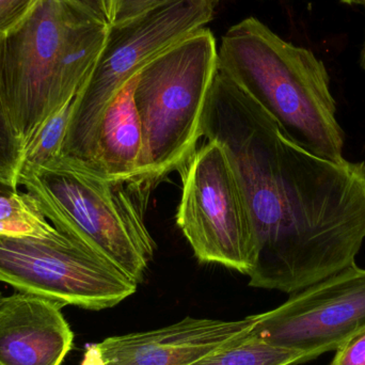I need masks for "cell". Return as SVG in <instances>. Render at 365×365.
<instances>
[{"label": "cell", "instance_id": "cell-1", "mask_svg": "<svg viewBox=\"0 0 365 365\" xmlns=\"http://www.w3.org/2000/svg\"><path fill=\"white\" fill-rule=\"evenodd\" d=\"M201 137L222 145L257 238L249 285L294 294L355 265L365 240V163L328 160L294 143L217 71Z\"/></svg>", "mask_w": 365, "mask_h": 365}, {"label": "cell", "instance_id": "cell-2", "mask_svg": "<svg viewBox=\"0 0 365 365\" xmlns=\"http://www.w3.org/2000/svg\"><path fill=\"white\" fill-rule=\"evenodd\" d=\"M218 70L294 143L321 158L345 160V134L336 117L329 74L312 51L283 40L251 16L223 34Z\"/></svg>", "mask_w": 365, "mask_h": 365}, {"label": "cell", "instance_id": "cell-3", "mask_svg": "<svg viewBox=\"0 0 365 365\" xmlns=\"http://www.w3.org/2000/svg\"><path fill=\"white\" fill-rule=\"evenodd\" d=\"M19 184L60 233L143 282L156 249L145 222L153 187L106 179L63 156L19 175Z\"/></svg>", "mask_w": 365, "mask_h": 365}, {"label": "cell", "instance_id": "cell-4", "mask_svg": "<svg viewBox=\"0 0 365 365\" xmlns=\"http://www.w3.org/2000/svg\"><path fill=\"white\" fill-rule=\"evenodd\" d=\"M217 71L216 38L204 27L137 74L134 100L143 136L141 181L155 186L173 171H181L195 153Z\"/></svg>", "mask_w": 365, "mask_h": 365}, {"label": "cell", "instance_id": "cell-5", "mask_svg": "<svg viewBox=\"0 0 365 365\" xmlns=\"http://www.w3.org/2000/svg\"><path fill=\"white\" fill-rule=\"evenodd\" d=\"M90 17L68 0H42L19 31L0 41V88L24 148L78 93L71 49Z\"/></svg>", "mask_w": 365, "mask_h": 365}, {"label": "cell", "instance_id": "cell-6", "mask_svg": "<svg viewBox=\"0 0 365 365\" xmlns=\"http://www.w3.org/2000/svg\"><path fill=\"white\" fill-rule=\"evenodd\" d=\"M220 0H170L111 26L104 51L74 98L60 156L88 165L101 118L118 92L160 53L204 28Z\"/></svg>", "mask_w": 365, "mask_h": 365}, {"label": "cell", "instance_id": "cell-7", "mask_svg": "<svg viewBox=\"0 0 365 365\" xmlns=\"http://www.w3.org/2000/svg\"><path fill=\"white\" fill-rule=\"evenodd\" d=\"M182 173L177 223L197 261L249 276L257 262V238L244 189L225 148L207 140Z\"/></svg>", "mask_w": 365, "mask_h": 365}, {"label": "cell", "instance_id": "cell-8", "mask_svg": "<svg viewBox=\"0 0 365 365\" xmlns=\"http://www.w3.org/2000/svg\"><path fill=\"white\" fill-rule=\"evenodd\" d=\"M0 282L87 310L113 308L138 287L108 259L58 230L45 238L0 236Z\"/></svg>", "mask_w": 365, "mask_h": 365}, {"label": "cell", "instance_id": "cell-9", "mask_svg": "<svg viewBox=\"0 0 365 365\" xmlns=\"http://www.w3.org/2000/svg\"><path fill=\"white\" fill-rule=\"evenodd\" d=\"M255 317L253 334L274 346L310 360L336 351L365 328V268L349 266Z\"/></svg>", "mask_w": 365, "mask_h": 365}, {"label": "cell", "instance_id": "cell-10", "mask_svg": "<svg viewBox=\"0 0 365 365\" xmlns=\"http://www.w3.org/2000/svg\"><path fill=\"white\" fill-rule=\"evenodd\" d=\"M255 321V315L236 322L186 317L168 327L90 345L81 365H188L250 334Z\"/></svg>", "mask_w": 365, "mask_h": 365}, {"label": "cell", "instance_id": "cell-11", "mask_svg": "<svg viewBox=\"0 0 365 365\" xmlns=\"http://www.w3.org/2000/svg\"><path fill=\"white\" fill-rule=\"evenodd\" d=\"M61 304L32 294L0 300V364L61 365L74 334Z\"/></svg>", "mask_w": 365, "mask_h": 365}, {"label": "cell", "instance_id": "cell-12", "mask_svg": "<svg viewBox=\"0 0 365 365\" xmlns=\"http://www.w3.org/2000/svg\"><path fill=\"white\" fill-rule=\"evenodd\" d=\"M136 81L137 75L105 109L96 130L91 163L85 165L101 177L113 181L143 182V136L134 100Z\"/></svg>", "mask_w": 365, "mask_h": 365}, {"label": "cell", "instance_id": "cell-13", "mask_svg": "<svg viewBox=\"0 0 365 365\" xmlns=\"http://www.w3.org/2000/svg\"><path fill=\"white\" fill-rule=\"evenodd\" d=\"M299 351L274 346L250 334L218 347L188 365H293L309 361Z\"/></svg>", "mask_w": 365, "mask_h": 365}, {"label": "cell", "instance_id": "cell-14", "mask_svg": "<svg viewBox=\"0 0 365 365\" xmlns=\"http://www.w3.org/2000/svg\"><path fill=\"white\" fill-rule=\"evenodd\" d=\"M57 231L28 192L0 195V236L45 238Z\"/></svg>", "mask_w": 365, "mask_h": 365}, {"label": "cell", "instance_id": "cell-15", "mask_svg": "<svg viewBox=\"0 0 365 365\" xmlns=\"http://www.w3.org/2000/svg\"><path fill=\"white\" fill-rule=\"evenodd\" d=\"M73 107L74 100L66 103L38 128L24 148L19 175L31 173L60 156Z\"/></svg>", "mask_w": 365, "mask_h": 365}, {"label": "cell", "instance_id": "cell-16", "mask_svg": "<svg viewBox=\"0 0 365 365\" xmlns=\"http://www.w3.org/2000/svg\"><path fill=\"white\" fill-rule=\"evenodd\" d=\"M24 145L13 125L0 88V185L19 190Z\"/></svg>", "mask_w": 365, "mask_h": 365}, {"label": "cell", "instance_id": "cell-17", "mask_svg": "<svg viewBox=\"0 0 365 365\" xmlns=\"http://www.w3.org/2000/svg\"><path fill=\"white\" fill-rule=\"evenodd\" d=\"M42 0H0V41L19 31Z\"/></svg>", "mask_w": 365, "mask_h": 365}, {"label": "cell", "instance_id": "cell-18", "mask_svg": "<svg viewBox=\"0 0 365 365\" xmlns=\"http://www.w3.org/2000/svg\"><path fill=\"white\" fill-rule=\"evenodd\" d=\"M168 1L170 0H111V4H113L111 26L123 25Z\"/></svg>", "mask_w": 365, "mask_h": 365}, {"label": "cell", "instance_id": "cell-19", "mask_svg": "<svg viewBox=\"0 0 365 365\" xmlns=\"http://www.w3.org/2000/svg\"><path fill=\"white\" fill-rule=\"evenodd\" d=\"M330 365H365V328L336 349Z\"/></svg>", "mask_w": 365, "mask_h": 365}, {"label": "cell", "instance_id": "cell-20", "mask_svg": "<svg viewBox=\"0 0 365 365\" xmlns=\"http://www.w3.org/2000/svg\"><path fill=\"white\" fill-rule=\"evenodd\" d=\"M76 6L85 9L96 19L111 26L113 24V4L111 0H68Z\"/></svg>", "mask_w": 365, "mask_h": 365}, {"label": "cell", "instance_id": "cell-21", "mask_svg": "<svg viewBox=\"0 0 365 365\" xmlns=\"http://www.w3.org/2000/svg\"><path fill=\"white\" fill-rule=\"evenodd\" d=\"M359 4H364V11H365V0H360ZM361 66H362V68H364V70L365 71V40H364V48H362V53H361Z\"/></svg>", "mask_w": 365, "mask_h": 365}, {"label": "cell", "instance_id": "cell-22", "mask_svg": "<svg viewBox=\"0 0 365 365\" xmlns=\"http://www.w3.org/2000/svg\"><path fill=\"white\" fill-rule=\"evenodd\" d=\"M343 2L347 4H359L360 0H342Z\"/></svg>", "mask_w": 365, "mask_h": 365}, {"label": "cell", "instance_id": "cell-23", "mask_svg": "<svg viewBox=\"0 0 365 365\" xmlns=\"http://www.w3.org/2000/svg\"><path fill=\"white\" fill-rule=\"evenodd\" d=\"M2 299V295H1V293H0V300Z\"/></svg>", "mask_w": 365, "mask_h": 365}, {"label": "cell", "instance_id": "cell-24", "mask_svg": "<svg viewBox=\"0 0 365 365\" xmlns=\"http://www.w3.org/2000/svg\"><path fill=\"white\" fill-rule=\"evenodd\" d=\"M0 365H2V364H0Z\"/></svg>", "mask_w": 365, "mask_h": 365}]
</instances>
